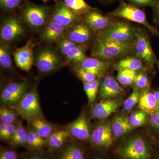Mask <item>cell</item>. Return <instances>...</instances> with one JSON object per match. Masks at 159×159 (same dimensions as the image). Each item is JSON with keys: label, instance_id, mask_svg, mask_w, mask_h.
<instances>
[{"label": "cell", "instance_id": "cell-1", "mask_svg": "<svg viewBox=\"0 0 159 159\" xmlns=\"http://www.w3.org/2000/svg\"><path fill=\"white\" fill-rule=\"evenodd\" d=\"M133 49L132 43L119 42L97 36L92 49V55L101 60L111 61L128 55Z\"/></svg>", "mask_w": 159, "mask_h": 159}, {"label": "cell", "instance_id": "cell-2", "mask_svg": "<svg viewBox=\"0 0 159 159\" xmlns=\"http://www.w3.org/2000/svg\"><path fill=\"white\" fill-rule=\"evenodd\" d=\"M121 159H152L149 143L142 137L131 138L124 142L117 151Z\"/></svg>", "mask_w": 159, "mask_h": 159}, {"label": "cell", "instance_id": "cell-3", "mask_svg": "<svg viewBox=\"0 0 159 159\" xmlns=\"http://www.w3.org/2000/svg\"><path fill=\"white\" fill-rule=\"evenodd\" d=\"M9 107L29 123L37 118H43L38 95L35 89L26 92L17 104Z\"/></svg>", "mask_w": 159, "mask_h": 159}, {"label": "cell", "instance_id": "cell-4", "mask_svg": "<svg viewBox=\"0 0 159 159\" xmlns=\"http://www.w3.org/2000/svg\"><path fill=\"white\" fill-rule=\"evenodd\" d=\"M110 17H120L142 24L148 29L152 34L159 37V31L157 27L148 23L145 12L130 3L122 1L116 9L109 13Z\"/></svg>", "mask_w": 159, "mask_h": 159}, {"label": "cell", "instance_id": "cell-5", "mask_svg": "<svg viewBox=\"0 0 159 159\" xmlns=\"http://www.w3.org/2000/svg\"><path fill=\"white\" fill-rule=\"evenodd\" d=\"M137 30L128 23L122 20L113 21L107 29L97 36L119 42L132 43L134 40Z\"/></svg>", "mask_w": 159, "mask_h": 159}, {"label": "cell", "instance_id": "cell-6", "mask_svg": "<svg viewBox=\"0 0 159 159\" xmlns=\"http://www.w3.org/2000/svg\"><path fill=\"white\" fill-rule=\"evenodd\" d=\"M51 9L48 6H39L31 3L24 4L21 8L22 17L29 26L39 28L48 22Z\"/></svg>", "mask_w": 159, "mask_h": 159}, {"label": "cell", "instance_id": "cell-7", "mask_svg": "<svg viewBox=\"0 0 159 159\" xmlns=\"http://www.w3.org/2000/svg\"><path fill=\"white\" fill-rule=\"evenodd\" d=\"M136 57L142 60L150 68H153L157 60L149 41V38L144 31H137L133 45Z\"/></svg>", "mask_w": 159, "mask_h": 159}, {"label": "cell", "instance_id": "cell-8", "mask_svg": "<svg viewBox=\"0 0 159 159\" xmlns=\"http://www.w3.org/2000/svg\"><path fill=\"white\" fill-rule=\"evenodd\" d=\"M90 142L97 149L107 150L111 148L113 145L114 138L110 122L97 125L92 131Z\"/></svg>", "mask_w": 159, "mask_h": 159}, {"label": "cell", "instance_id": "cell-9", "mask_svg": "<svg viewBox=\"0 0 159 159\" xmlns=\"http://www.w3.org/2000/svg\"><path fill=\"white\" fill-rule=\"evenodd\" d=\"M28 86L26 81L8 84L1 92V102L8 106L15 105L27 92Z\"/></svg>", "mask_w": 159, "mask_h": 159}, {"label": "cell", "instance_id": "cell-10", "mask_svg": "<svg viewBox=\"0 0 159 159\" xmlns=\"http://www.w3.org/2000/svg\"><path fill=\"white\" fill-rule=\"evenodd\" d=\"M81 16L70 10L63 1H57L51 13V18L55 22L66 28L71 27L81 20Z\"/></svg>", "mask_w": 159, "mask_h": 159}, {"label": "cell", "instance_id": "cell-11", "mask_svg": "<svg viewBox=\"0 0 159 159\" xmlns=\"http://www.w3.org/2000/svg\"><path fill=\"white\" fill-rule=\"evenodd\" d=\"M61 63V60L59 56L51 49H43L36 56L35 65L39 72L43 74H48L55 70Z\"/></svg>", "mask_w": 159, "mask_h": 159}, {"label": "cell", "instance_id": "cell-12", "mask_svg": "<svg viewBox=\"0 0 159 159\" xmlns=\"http://www.w3.org/2000/svg\"><path fill=\"white\" fill-rule=\"evenodd\" d=\"M67 129L72 136L79 141L86 142L90 140L93 131L91 123L83 113L69 124Z\"/></svg>", "mask_w": 159, "mask_h": 159}, {"label": "cell", "instance_id": "cell-13", "mask_svg": "<svg viewBox=\"0 0 159 159\" xmlns=\"http://www.w3.org/2000/svg\"><path fill=\"white\" fill-rule=\"evenodd\" d=\"M34 44L29 40L25 45L14 51L13 57L16 65L22 70L29 72L33 64V49Z\"/></svg>", "mask_w": 159, "mask_h": 159}, {"label": "cell", "instance_id": "cell-14", "mask_svg": "<svg viewBox=\"0 0 159 159\" xmlns=\"http://www.w3.org/2000/svg\"><path fill=\"white\" fill-rule=\"evenodd\" d=\"M25 32L24 28L16 18L6 19L1 29V38L5 43H11L20 37Z\"/></svg>", "mask_w": 159, "mask_h": 159}, {"label": "cell", "instance_id": "cell-15", "mask_svg": "<svg viewBox=\"0 0 159 159\" xmlns=\"http://www.w3.org/2000/svg\"><path fill=\"white\" fill-rule=\"evenodd\" d=\"M122 101L118 99H102L95 104L91 110V116L103 120L116 111L122 105Z\"/></svg>", "mask_w": 159, "mask_h": 159}, {"label": "cell", "instance_id": "cell-16", "mask_svg": "<svg viewBox=\"0 0 159 159\" xmlns=\"http://www.w3.org/2000/svg\"><path fill=\"white\" fill-rule=\"evenodd\" d=\"M83 19L92 31L98 34L110 25L113 20L111 17L105 16L97 9H93L84 15Z\"/></svg>", "mask_w": 159, "mask_h": 159}, {"label": "cell", "instance_id": "cell-17", "mask_svg": "<svg viewBox=\"0 0 159 159\" xmlns=\"http://www.w3.org/2000/svg\"><path fill=\"white\" fill-rule=\"evenodd\" d=\"M92 31L84 20H80L70 27L67 38L77 45L83 44L90 40L93 36Z\"/></svg>", "mask_w": 159, "mask_h": 159}, {"label": "cell", "instance_id": "cell-18", "mask_svg": "<svg viewBox=\"0 0 159 159\" xmlns=\"http://www.w3.org/2000/svg\"><path fill=\"white\" fill-rule=\"evenodd\" d=\"M111 63V61L101 60L95 57H86L82 61L75 63V67L92 73L98 78L103 76Z\"/></svg>", "mask_w": 159, "mask_h": 159}, {"label": "cell", "instance_id": "cell-19", "mask_svg": "<svg viewBox=\"0 0 159 159\" xmlns=\"http://www.w3.org/2000/svg\"><path fill=\"white\" fill-rule=\"evenodd\" d=\"M99 96L103 99H114L119 97L123 90L118 80L112 76L104 77L99 85Z\"/></svg>", "mask_w": 159, "mask_h": 159}, {"label": "cell", "instance_id": "cell-20", "mask_svg": "<svg viewBox=\"0 0 159 159\" xmlns=\"http://www.w3.org/2000/svg\"><path fill=\"white\" fill-rule=\"evenodd\" d=\"M66 32V28L55 22L52 19L49 20L42 33V38L47 43L57 42Z\"/></svg>", "mask_w": 159, "mask_h": 159}, {"label": "cell", "instance_id": "cell-21", "mask_svg": "<svg viewBox=\"0 0 159 159\" xmlns=\"http://www.w3.org/2000/svg\"><path fill=\"white\" fill-rule=\"evenodd\" d=\"M71 135L67 129L54 131L45 139L46 146L51 151H57L62 148Z\"/></svg>", "mask_w": 159, "mask_h": 159}, {"label": "cell", "instance_id": "cell-22", "mask_svg": "<svg viewBox=\"0 0 159 159\" xmlns=\"http://www.w3.org/2000/svg\"><path fill=\"white\" fill-rule=\"evenodd\" d=\"M56 152L55 159H85L84 149L74 143L67 144Z\"/></svg>", "mask_w": 159, "mask_h": 159}, {"label": "cell", "instance_id": "cell-23", "mask_svg": "<svg viewBox=\"0 0 159 159\" xmlns=\"http://www.w3.org/2000/svg\"><path fill=\"white\" fill-rule=\"evenodd\" d=\"M114 139H119L131 131L134 128L131 125L129 118L123 115H118L111 123Z\"/></svg>", "mask_w": 159, "mask_h": 159}, {"label": "cell", "instance_id": "cell-24", "mask_svg": "<svg viewBox=\"0 0 159 159\" xmlns=\"http://www.w3.org/2000/svg\"><path fill=\"white\" fill-rule=\"evenodd\" d=\"M138 107L150 115L159 108V105L152 92L146 89L141 94Z\"/></svg>", "mask_w": 159, "mask_h": 159}, {"label": "cell", "instance_id": "cell-25", "mask_svg": "<svg viewBox=\"0 0 159 159\" xmlns=\"http://www.w3.org/2000/svg\"><path fill=\"white\" fill-rule=\"evenodd\" d=\"M29 123L31 128L44 139H47L54 131V126L43 118L34 119Z\"/></svg>", "mask_w": 159, "mask_h": 159}, {"label": "cell", "instance_id": "cell-26", "mask_svg": "<svg viewBox=\"0 0 159 159\" xmlns=\"http://www.w3.org/2000/svg\"><path fill=\"white\" fill-rule=\"evenodd\" d=\"M16 124L15 132L8 142L13 147H23L27 148V130L23 125L22 121H18Z\"/></svg>", "mask_w": 159, "mask_h": 159}, {"label": "cell", "instance_id": "cell-27", "mask_svg": "<svg viewBox=\"0 0 159 159\" xmlns=\"http://www.w3.org/2000/svg\"><path fill=\"white\" fill-rule=\"evenodd\" d=\"M115 68L118 70L126 69L137 71L143 69V61L136 57H125L117 62Z\"/></svg>", "mask_w": 159, "mask_h": 159}, {"label": "cell", "instance_id": "cell-28", "mask_svg": "<svg viewBox=\"0 0 159 159\" xmlns=\"http://www.w3.org/2000/svg\"><path fill=\"white\" fill-rule=\"evenodd\" d=\"M63 2L69 9L80 16L94 9L84 0H64Z\"/></svg>", "mask_w": 159, "mask_h": 159}, {"label": "cell", "instance_id": "cell-29", "mask_svg": "<svg viewBox=\"0 0 159 159\" xmlns=\"http://www.w3.org/2000/svg\"><path fill=\"white\" fill-rule=\"evenodd\" d=\"M118 71L117 80L120 84L124 86H129L134 84L135 78L138 74L137 71L126 69Z\"/></svg>", "mask_w": 159, "mask_h": 159}, {"label": "cell", "instance_id": "cell-30", "mask_svg": "<svg viewBox=\"0 0 159 159\" xmlns=\"http://www.w3.org/2000/svg\"><path fill=\"white\" fill-rule=\"evenodd\" d=\"M18 115L14 110L9 107L3 106L0 108V120L3 124H13L16 120Z\"/></svg>", "mask_w": 159, "mask_h": 159}, {"label": "cell", "instance_id": "cell-31", "mask_svg": "<svg viewBox=\"0 0 159 159\" xmlns=\"http://www.w3.org/2000/svg\"><path fill=\"white\" fill-rule=\"evenodd\" d=\"M65 56L66 60L68 62L74 63L80 62L86 57L85 49L82 46L78 45L69 51Z\"/></svg>", "mask_w": 159, "mask_h": 159}, {"label": "cell", "instance_id": "cell-32", "mask_svg": "<svg viewBox=\"0 0 159 159\" xmlns=\"http://www.w3.org/2000/svg\"><path fill=\"white\" fill-rule=\"evenodd\" d=\"M0 65L2 68L8 70L12 66L11 52L9 47L6 44L0 47Z\"/></svg>", "mask_w": 159, "mask_h": 159}, {"label": "cell", "instance_id": "cell-33", "mask_svg": "<svg viewBox=\"0 0 159 159\" xmlns=\"http://www.w3.org/2000/svg\"><path fill=\"white\" fill-rule=\"evenodd\" d=\"M148 114L143 111H137L133 113L129 118L131 125L134 128L144 125L147 121Z\"/></svg>", "mask_w": 159, "mask_h": 159}, {"label": "cell", "instance_id": "cell-34", "mask_svg": "<svg viewBox=\"0 0 159 159\" xmlns=\"http://www.w3.org/2000/svg\"><path fill=\"white\" fill-rule=\"evenodd\" d=\"M141 93L139 89L134 88L133 90L130 95L123 102V108L125 111L131 110L135 106L139 103Z\"/></svg>", "mask_w": 159, "mask_h": 159}, {"label": "cell", "instance_id": "cell-35", "mask_svg": "<svg viewBox=\"0 0 159 159\" xmlns=\"http://www.w3.org/2000/svg\"><path fill=\"white\" fill-rule=\"evenodd\" d=\"M24 0H0V6L2 11L10 12L16 10L22 5Z\"/></svg>", "mask_w": 159, "mask_h": 159}, {"label": "cell", "instance_id": "cell-36", "mask_svg": "<svg viewBox=\"0 0 159 159\" xmlns=\"http://www.w3.org/2000/svg\"><path fill=\"white\" fill-rule=\"evenodd\" d=\"M134 84L135 87L139 89H149V81L148 76L144 73H138L134 80Z\"/></svg>", "mask_w": 159, "mask_h": 159}, {"label": "cell", "instance_id": "cell-37", "mask_svg": "<svg viewBox=\"0 0 159 159\" xmlns=\"http://www.w3.org/2000/svg\"><path fill=\"white\" fill-rule=\"evenodd\" d=\"M77 45L68 38H62L57 42V47L61 53L66 55L72 49Z\"/></svg>", "mask_w": 159, "mask_h": 159}, {"label": "cell", "instance_id": "cell-38", "mask_svg": "<svg viewBox=\"0 0 159 159\" xmlns=\"http://www.w3.org/2000/svg\"><path fill=\"white\" fill-rule=\"evenodd\" d=\"M78 77L82 80L83 82L92 83L97 79L96 75L83 69L75 67L74 69Z\"/></svg>", "mask_w": 159, "mask_h": 159}, {"label": "cell", "instance_id": "cell-39", "mask_svg": "<svg viewBox=\"0 0 159 159\" xmlns=\"http://www.w3.org/2000/svg\"><path fill=\"white\" fill-rule=\"evenodd\" d=\"M19 155L16 151L6 147L0 148V159H19Z\"/></svg>", "mask_w": 159, "mask_h": 159}, {"label": "cell", "instance_id": "cell-40", "mask_svg": "<svg viewBox=\"0 0 159 159\" xmlns=\"http://www.w3.org/2000/svg\"><path fill=\"white\" fill-rule=\"evenodd\" d=\"M16 128V124H9L7 125L6 131L2 136L0 137V139L2 141L9 142L15 132Z\"/></svg>", "mask_w": 159, "mask_h": 159}, {"label": "cell", "instance_id": "cell-41", "mask_svg": "<svg viewBox=\"0 0 159 159\" xmlns=\"http://www.w3.org/2000/svg\"><path fill=\"white\" fill-rule=\"evenodd\" d=\"M100 83L99 79H97L92 83H91V99L89 105H91L93 103L97 97L98 91L99 90Z\"/></svg>", "mask_w": 159, "mask_h": 159}, {"label": "cell", "instance_id": "cell-42", "mask_svg": "<svg viewBox=\"0 0 159 159\" xmlns=\"http://www.w3.org/2000/svg\"><path fill=\"white\" fill-rule=\"evenodd\" d=\"M129 3L134 6H150L153 7L157 0H126Z\"/></svg>", "mask_w": 159, "mask_h": 159}, {"label": "cell", "instance_id": "cell-43", "mask_svg": "<svg viewBox=\"0 0 159 159\" xmlns=\"http://www.w3.org/2000/svg\"><path fill=\"white\" fill-rule=\"evenodd\" d=\"M149 122L152 127L159 129V108L150 115Z\"/></svg>", "mask_w": 159, "mask_h": 159}, {"label": "cell", "instance_id": "cell-44", "mask_svg": "<svg viewBox=\"0 0 159 159\" xmlns=\"http://www.w3.org/2000/svg\"><path fill=\"white\" fill-rule=\"evenodd\" d=\"M24 159H51L48 155L44 153L42 151L34 152L26 155Z\"/></svg>", "mask_w": 159, "mask_h": 159}, {"label": "cell", "instance_id": "cell-45", "mask_svg": "<svg viewBox=\"0 0 159 159\" xmlns=\"http://www.w3.org/2000/svg\"><path fill=\"white\" fill-rule=\"evenodd\" d=\"M83 84L84 90L88 99L89 103L91 99V83L83 82Z\"/></svg>", "mask_w": 159, "mask_h": 159}, {"label": "cell", "instance_id": "cell-46", "mask_svg": "<svg viewBox=\"0 0 159 159\" xmlns=\"http://www.w3.org/2000/svg\"><path fill=\"white\" fill-rule=\"evenodd\" d=\"M153 7L154 9L156 16L157 20L159 22V0H157Z\"/></svg>", "mask_w": 159, "mask_h": 159}, {"label": "cell", "instance_id": "cell-47", "mask_svg": "<svg viewBox=\"0 0 159 159\" xmlns=\"http://www.w3.org/2000/svg\"><path fill=\"white\" fill-rule=\"evenodd\" d=\"M7 125L6 124L1 123V124H0V137L2 136L6 131Z\"/></svg>", "mask_w": 159, "mask_h": 159}, {"label": "cell", "instance_id": "cell-48", "mask_svg": "<svg viewBox=\"0 0 159 159\" xmlns=\"http://www.w3.org/2000/svg\"><path fill=\"white\" fill-rule=\"evenodd\" d=\"M152 93H153L154 97H155L157 102L159 105V90L154 91V92H152Z\"/></svg>", "mask_w": 159, "mask_h": 159}, {"label": "cell", "instance_id": "cell-49", "mask_svg": "<svg viewBox=\"0 0 159 159\" xmlns=\"http://www.w3.org/2000/svg\"><path fill=\"white\" fill-rule=\"evenodd\" d=\"M89 159H105L103 157L100 156L99 155H95L92 157H91Z\"/></svg>", "mask_w": 159, "mask_h": 159}, {"label": "cell", "instance_id": "cell-50", "mask_svg": "<svg viewBox=\"0 0 159 159\" xmlns=\"http://www.w3.org/2000/svg\"><path fill=\"white\" fill-rule=\"evenodd\" d=\"M42 1H43V2H44V3H46L47 2H48V1H49V0H42ZM53 1H55V2H57V0H53Z\"/></svg>", "mask_w": 159, "mask_h": 159}, {"label": "cell", "instance_id": "cell-51", "mask_svg": "<svg viewBox=\"0 0 159 159\" xmlns=\"http://www.w3.org/2000/svg\"><path fill=\"white\" fill-rule=\"evenodd\" d=\"M102 1H105L107 2H111L112 1H115V0H102Z\"/></svg>", "mask_w": 159, "mask_h": 159}, {"label": "cell", "instance_id": "cell-52", "mask_svg": "<svg viewBox=\"0 0 159 159\" xmlns=\"http://www.w3.org/2000/svg\"><path fill=\"white\" fill-rule=\"evenodd\" d=\"M156 64H157V66L159 70V62L158 61V60H157Z\"/></svg>", "mask_w": 159, "mask_h": 159}]
</instances>
